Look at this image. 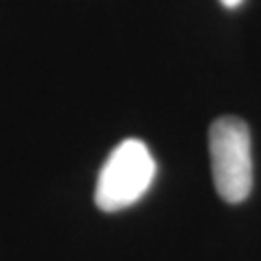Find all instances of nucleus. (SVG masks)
Instances as JSON below:
<instances>
[{
  "label": "nucleus",
  "mask_w": 261,
  "mask_h": 261,
  "mask_svg": "<svg viewBox=\"0 0 261 261\" xmlns=\"http://www.w3.org/2000/svg\"><path fill=\"white\" fill-rule=\"evenodd\" d=\"M244 0H221V4L226 6V8H238Z\"/></svg>",
  "instance_id": "3"
},
{
  "label": "nucleus",
  "mask_w": 261,
  "mask_h": 261,
  "mask_svg": "<svg viewBox=\"0 0 261 261\" xmlns=\"http://www.w3.org/2000/svg\"><path fill=\"white\" fill-rule=\"evenodd\" d=\"M209 155L219 196L240 203L253 186L252 138L248 124L236 116H221L209 130Z\"/></svg>",
  "instance_id": "2"
},
{
  "label": "nucleus",
  "mask_w": 261,
  "mask_h": 261,
  "mask_svg": "<svg viewBox=\"0 0 261 261\" xmlns=\"http://www.w3.org/2000/svg\"><path fill=\"white\" fill-rule=\"evenodd\" d=\"M157 174V163L141 140H124L107 157L95 186V203L116 213L145 196Z\"/></svg>",
  "instance_id": "1"
}]
</instances>
